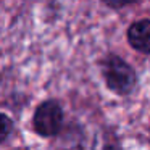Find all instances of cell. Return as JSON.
Wrapping results in <instances>:
<instances>
[{"mask_svg": "<svg viewBox=\"0 0 150 150\" xmlns=\"http://www.w3.org/2000/svg\"><path fill=\"white\" fill-rule=\"evenodd\" d=\"M34 129L42 137H55L62 131L65 113L57 100H45L34 111Z\"/></svg>", "mask_w": 150, "mask_h": 150, "instance_id": "obj_2", "label": "cell"}, {"mask_svg": "<svg viewBox=\"0 0 150 150\" xmlns=\"http://www.w3.org/2000/svg\"><path fill=\"white\" fill-rule=\"evenodd\" d=\"M100 71L107 89L118 97L131 95L139 84V74L132 65L116 53H107L100 60Z\"/></svg>", "mask_w": 150, "mask_h": 150, "instance_id": "obj_1", "label": "cell"}, {"mask_svg": "<svg viewBox=\"0 0 150 150\" xmlns=\"http://www.w3.org/2000/svg\"><path fill=\"white\" fill-rule=\"evenodd\" d=\"M108 8H113V10H120V8H124V7H129V5L136 4L139 0H102Z\"/></svg>", "mask_w": 150, "mask_h": 150, "instance_id": "obj_5", "label": "cell"}, {"mask_svg": "<svg viewBox=\"0 0 150 150\" xmlns=\"http://www.w3.org/2000/svg\"><path fill=\"white\" fill-rule=\"evenodd\" d=\"M126 39L132 50L150 55V18L132 21L126 31Z\"/></svg>", "mask_w": 150, "mask_h": 150, "instance_id": "obj_3", "label": "cell"}, {"mask_svg": "<svg viewBox=\"0 0 150 150\" xmlns=\"http://www.w3.org/2000/svg\"><path fill=\"white\" fill-rule=\"evenodd\" d=\"M11 131H13V121L7 115L0 113V144L7 140V137L11 134Z\"/></svg>", "mask_w": 150, "mask_h": 150, "instance_id": "obj_4", "label": "cell"}]
</instances>
